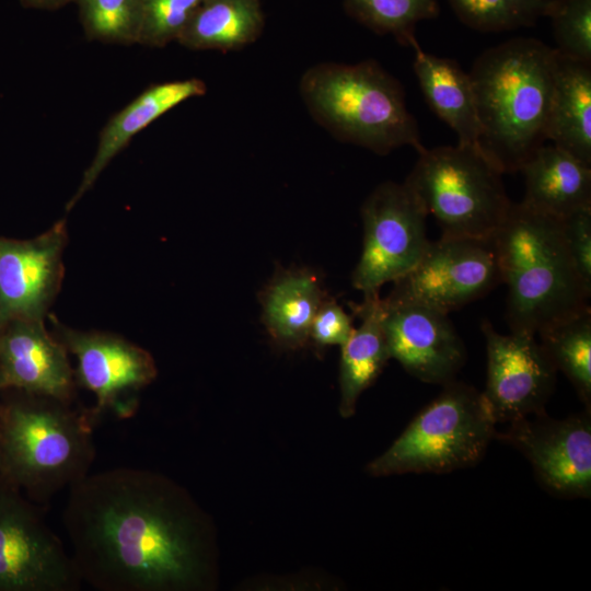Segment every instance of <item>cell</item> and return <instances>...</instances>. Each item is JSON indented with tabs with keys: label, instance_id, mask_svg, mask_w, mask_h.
Here are the masks:
<instances>
[{
	"label": "cell",
	"instance_id": "obj_1",
	"mask_svg": "<svg viewBox=\"0 0 591 591\" xmlns=\"http://www.w3.org/2000/svg\"><path fill=\"white\" fill-rule=\"evenodd\" d=\"M68 490L62 523L82 582L99 591L210 586V525L171 479L115 467L90 473Z\"/></svg>",
	"mask_w": 591,
	"mask_h": 591
},
{
	"label": "cell",
	"instance_id": "obj_2",
	"mask_svg": "<svg viewBox=\"0 0 591 591\" xmlns=\"http://www.w3.org/2000/svg\"><path fill=\"white\" fill-rule=\"evenodd\" d=\"M557 50L531 37L486 49L472 78L480 124L479 147L502 172H520L547 140Z\"/></svg>",
	"mask_w": 591,
	"mask_h": 591
},
{
	"label": "cell",
	"instance_id": "obj_3",
	"mask_svg": "<svg viewBox=\"0 0 591 591\" xmlns=\"http://www.w3.org/2000/svg\"><path fill=\"white\" fill-rule=\"evenodd\" d=\"M0 396V476L47 505L90 474L96 451L89 410L71 402L7 389Z\"/></svg>",
	"mask_w": 591,
	"mask_h": 591
},
{
	"label": "cell",
	"instance_id": "obj_4",
	"mask_svg": "<svg viewBox=\"0 0 591 591\" xmlns=\"http://www.w3.org/2000/svg\"><path fill=\"white\" fill-rule=\"evenodd\" d=\"M494 240L507 286L510 332L536 336L590 309L591 292L576 270L559 219L523 201L511 204Z\"/></svg>",
	"mask_w": 591,
	"mask_h": 591
},
{
	"label": "cell",
	"instance_id": "obj_5",
	"mask_svg": "<svg viewBox=\"0 0 591 591\" xmlns=\"http://www.w3.org/2000/svg\"><path fill=\"white\" fill-rule=\"evenodd\" d=\"M299 88L312 118L343 142L376 154L404 146L426 149L401 82L375 60L314 65Z\"/></svg>",
	"mask_w": 591,
	"mask_h": 591
},
{
	"label": "cell",
	"instance_id": "obj_6",
	"mask_svg": "<svg viewBox=\"0 0 591 591\" xmlns=\"http://www.w3.org/2000/svg\"><path fill=\"white\" fill-rule=\"evenodd\" d=\"M495 437L496 421L483 392L453 380L367 472L379 477L464 468L484 456Z\"/></svg>",
	"mask_w": 591,
	"mask_h": 591
},
{
	"label": "cell",
	"instance_id": "obj_7",
	"mask_svg": "<svg viewBox=\"0 0 591 591\" xmlns=\"http://www.w3.org/2000/svg\"><path fill=\"white\" fill-rule=\"evenodd\" d=\"M502 172L479 146L425 149L405 183L444 236L489 239L510 209Z\"/></svg>",
	"mask_w": 591,
	"mask_h": 591
},
{
	"label": "cell",
	"instance_id": "obj_8",
	"mask_svg": "<svg viewBox=\"0 0 591 591\" xmlns=\"http://www.w3.org/2000/svg\"><path fill=\"white\" fill-rule=\"evenodd\" d=\"M428 213L405 183L384 182L361 207L363 247L352 273V286L363 294L379 292L412 270L430 241L426 234Z\"/></svg>",
	"mask_w": 591,
	"mask_h": 591
},
{
	"label": "cell",
	"instance_id": "obj_9",
	"mask_svg": "<svg viewBox=\"0 0 591 591\" xmlns=\"http://www.w3.org/2000/svg\"><path fill=\"white\" fill-rule=\"evenodd\" d=\"M40 507L0 476V591H78L70 553Z\"/></svg>",
	"mask_w": 591,
	"mask_h": 591
},
{
	"label": "cell",
	"instance_id": "obj_10",
	"mask_svg": "<svg viewBox=\"0 0 591 591\" xmlns=\"http://www.w3.org/2000/svg\"><path fill=\"white\" fill-rule=\"evenodd\" d=\"M501 280L494 236H444L429 243L420 260L394 281L386 298L449 314L490 292Z\"/></svg>",
	"mask_w": 591,
	"mask_h": 591
},
{
	"label": "cell",
	"instance_id": "obj_11",
	"mask_svg": "<svg viewBox=\"0 0 591 591\" xmlns=\"http://www.w3.org/2000/svg\"><path fill=\"white\" fill-rule=\"evenodd\" d=\"M53 323L55 337L77 358L76 381L95 395L89 410L93 422L106 414L134 416L140 391L158 374L151 354L115 334L70 328L56 318Z\"/></svg>",
	"mask_w": 591,
	"mask_h": 591
},
{
	"label": "cell",
	"instance_id": "obj_12",
	"mask_svg": "<svg viewBox=\"0 0 591 591\" xmlns=\"http://www.w3.org/2000/svg\"><path fill=\"white\" fill-rule=\"evenodd\" d=\"M487 381L483 395L496 424L545 413L553 392L556 369L535 335L498 333L484 321Z\"/></svg>",
	"mask_w": 591,
	"mask_h": 591
},
{
	"label": "cell",
	"instance_id": "obj_13",
	"mask_svg": "<svg viewBox=\"0 0 591 591\" xmlns=\"http://www.w3.org/2000/svg\"><path fill=\"white\" fill-rule=\"evenodd\" d=\"M496 437L520 451L553 493L590 497V409L566 419H551L545 413L520 418L496 432Z\"/></svg>",
	"mask_w": 591,
	"mask_h": 591
},
{
	"label": "cell",
	"instance_id": "obj_14",
	"mask_svg": "<svg viewBox=\"0 0 591 591\" xmlns=\"http://www.w3.org/2000/svg\"><path fill=\"white\" fill-rule=\"evenodd\" d=\"M383 327L391 358L425 383L444 385L465 363V346L444 312L384 298Z\"/></svg>",
	"mask_w": 591,
	"mask_h": 591
},
{
	"label": "cell",
	"instance_id": "obj_15",
	"mask_svg": "<svg viewBox=\"0 0 591 591\" xmlns=\"http://www.w3.org/2000/svg\"><path fill=\"white\" fill-rule=\"evenodd\" d=\"M66 220L31 240L0 236V305L4 321L44 320L63 278Z\"/></svg>",
	"mask_w": 591,
	"mask_h": 591
},
{
	"label": "cell",
	"instance_id": "obj_16",
	"mask_svg": "<svg viewBox=\"0 0 591 591\" xmlns=\"http://www.w3.org/2000/svg\"><path fill=\"white\" fill-rule=\"evenodd\" d=\"M65 346L44 320L12 318L0 331V374L4 389L74 398L76 378Z\"/></svg>",
	"mask_w": 591,
	"mask_h": 591
},
{
	"label": "cell",
	"instance_id": "obj_17",
	"mask_svg": "<svg viewBox=\"0 0 591 591\" xmlns=\"http://www.w3.org/2000/svg\"><path fill=\"white\" fill-rule=\"evenodd\" d=\"M206 91V83L197 78L155 83L115 113L101 130L94 158L84 171L77 192L66 205V210L70 211L77 205L137 134L181 103L201 96Z\"/></svg>",
	"mask_w": 591,
	"mask_h": 591
},
{
	"label": "cell",
	"instance_id": "obj_18",
	"mask_svg": "<svg viewBox=\"0 0 591 591\" xmlns=\"http://www.w3.org/2000/svg\"><path fill=\"white\" fill-rule=\"evenodd\" d=\"M531 208L564 219L591 208V166L556 146H542L521 167Z\"/></svg>",
	"mask_w": 591,
	"mask_h": 591
},
{
	"label": "cell",
	"instance_id": "obj_19",
	"mask_svg": "<svg viewBox=\"0 0 591 591\" xmlns=\"http://www.w3.org/2000/svg\"><path fill=\"white\" fill-rule=\"evenodd\" d=\"M414 71L430 108L457 135L459 143L479 146L480 124L474 84L457 61L421 49L418 42Z\"/></svg>",
	"mask_w": 591,
	"mask_h": 591
},
{
	"label": "cell",
	"instance_id": "obj_20",
	"mask_svg": "<svg viewBox=\"0 0 591 591\" xmlns=\"http://www.w3.org/2000/svg\"><path fill=\"white\" fill-rule=\"evenodd\" d=\"M326 296L322 280L311 269L277 270L259 297L263 322L273 341L287 349L302 348Z\"/></svg>",
	"mask_w": 591,
	"mask_h": 591
},
{
	"label": "cell",
	"instance_id": "obj_21",
	"mask_svg": "<svg viewBox=\"0 0 591 591\" xmlns=\"http://www.w3.org/2000/svg\"><path fill=\"white\" fill-rule=\"evenodd\" d=\"M361 303H351L361 323L341 345L339 367V414L351 417L361 393L380 375L391 358L383 327V299L379 292L363 294Z\"/></svg>",
	"mask_w": 591,
	"mask_h": 591
},
{
	"label": "cell",
	"instance_id": "obj_22",
	"mask_svg": "<svg viewBox=\"0 0 591 591\" xmlns=\"http://www.w3.org/2000/svg\"><path fill=\"white\" fill-rule=\"evenodd\" d=\"M547 140L591 166V63L558 51Z\"/></svg>",
	"mask_w": 591,
	"mask_h": 591
},
{
	"label": "cell",
	"instance_id": "obj_23",
	"mask_svg": "<svg viewBox=\"0 0 591 591\" xmlns=\"http://www.w3.org/2000/svg\"><path fill=\"white\" fill-rule=\"evenodd\" d=\"M264 24L260 0H204L176 42L194 50H236L254 43Z\"/></svg>",
	"mask_w": 591,
	"mask_h": 591
},
{
	"label": "cell",
	"instance_id": "obj_24",
	"mask_svg": "<svg viewBox=\"0 0 591 591\" xmlns=\"http://www.w3.org/2000/svg\"><path fill=\"white\" fill-rule=\"evenodd\" d=\"M556 371L571 382L588 409L591 406V310L553 324L536 335Z\"/></svg>",
	"mask_w": 591,
	"mask_h": 591
},
{
	"label": "cell",
	"instance_id": "obj_25",
	"mask_svg": "<svg viewBox=\"0 0 591 591\" xmlns=\"http://www.w3.org/2000/svg\"><path fill=\"white\" fill-rule=\"evenodd\" d=\"M348 15L381 35L412 46L417 23L439 15L438 0H344Z\"/></svg>",
	"mask_w": 591,
	"mask_h": 591
},
{
	"label": "cell",
	"instance_id": "obj_26",
	"mask_svg": "<svg viewBox=\"0 0 591 591\" xmlns=\"http://www.w3.org/2000/svg\"><path fill=\"white\" fill-rule=\"evenodd\" d=\"M85 37L105 44H138L143 0H76Z\"/></svg>",
	"mask_w": 591,
	"mask_h": 591
},
{
	"label": "cell",
	"instance_id": "obj_27",
	"mask_svg": "<svg viewBox=\"0 0 591 591\" xmlns=\"http://www.w3.org/2000/svg\"><path fill=\"white\" fill-rule=\"evenodd\" d=\"M459 20L479 32L532 26L546 15L551 0H449Z\"/></svg>",
	"mask_w": 591,
	"mask_h": 591
},
{
	"label": "cell",
	"instance_id": "obj_28",
	"mask_svg": "<svg viewBox=\"0 0 591 591\" xmlns=\"http://www.w3.org/2000/svg\"><path fill=\"white\" fill-rule=\"evenodd\" d=\"M556 50L570 59L591 63V0H551Z\"/></svg>",
	"mask_w": 591,
	"mask_h": 591
},
{
	"label": "cell",
	"instance_id": "obj_29",
	"mask_svg": "<svg viewBox=\"0 0 591 591\" xmlns=\"http://www.w3.org/2000/svg\"><path fill=\"white\" fill-rule=\"evenodd\" d=\"M204 0H143L138 44L164 47L177 40Z\"/></svg>",
	"mask_w": 591,
	"mask_h": 591
},
{
	"label": "cell",
	"instance_id": "obj_30",
	"mask_svg": "<svg viewBox=\"0 0 591 591\" xmlns=\"http://www.w3.org/2000/svg\"><path fill=\"white\" fill-rule=\"evenodd\" d=\"M569 255L584 287L591 292V208L560 220Z\"/></svg>",
	"mask_w": 591,
	"mask_h": 591
},
{
	"label": "cell",
	"instance_id": "obj_31",
	"mask_svg": "<svg viewBox=\"0 0 591 591\" xmlns=\"http://www.w3.org/2000/svg\"><path fill=\"white\" fill-rule=\"evenodd\" d=\"M354 329L352 317L334 298L326 296L312 321L310 339L322 348L332 345L341 346Z\"/></svg>",
	"mask_w": 591,
	"mask_h": 591
},
{
	"label": "cell",
	"instance_id": "obj_32",
	"mask_svg": "<svg viewBox=\"0 0 591 591\" xmlns=\"http://www.w3.org/2000/svg\"><path fill=\"white\" fill-rule=\"evenodd\" d=\"M22 3L28 8L43 9V10H56L76 0H21Z\"/></svg>",
	"mask_w": 591,
	"mask_h": 591
},
{
	"label": "cell",
	"instance_id": "obj_33",
	"mask_svg": "<svg viewBox=\"0 0 591 591\" xmlns=\"http://www.w3.org/2000/svg\"><path fill=\"white\" fill-rule=\"evenodd\" d=\"M4 323H5V321H4L2 310H1V305H0V331L3 327Z\"/></svg>",
	"mask_w": 591,
	"mask_h": 591
},
{
	"label": "cell",
	"instance_id": "obj_34",
	"mask_svg": "<svg viewBox=\"0 0 591 591\" xmlns=\"http://www.w3.org/2000/svg\"><path fill=\"white\" fill-rule=\"evenodd\" d=\"M4 384H3V381H2V378H1V374H0V395L2 394V392L4 391Z\"/></svg>",
	"mask_w": 591,
	"mask_h": 591
}]
</instances>
